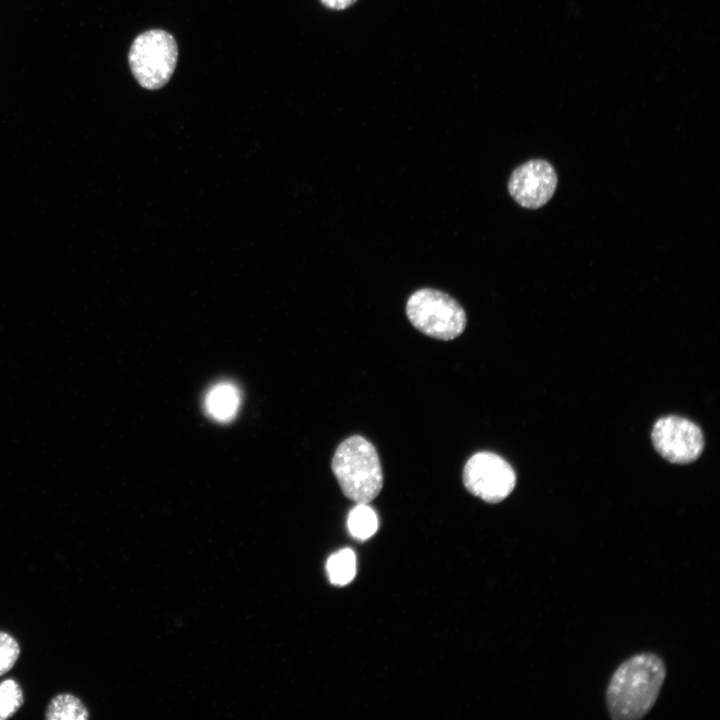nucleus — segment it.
I'll use <instances>...</instances> for the list:
<instances>
[{"label":"nucleus","mask_w":720,"mask_h":720,"mask_svg":"<svg viewBox=\"0 0 720 720\" xmlns=\"http://www.w3.org/2000/svg\"><path fill=\"white\" fill-rule=\"evenodd\" d=\"M651 438L656 451L669 462L677 464L696 460L704 448L701 429L692 421L678 416L660 418L653 426Z\"/></svg>","instance_id":"6"},{"label":"nucleus","mask_w":720,"mask_h":720,"mask_svg":"<svg viewBox=\"0 0 720 720\" xmlns=\"http://www.w3.org/2000/svg\"><path fill=\"white\" fill-rule=\"evenodd\" d=\"M20 655L17 640L9 633L0 631V676L8 672Z\"/></svg>","instance_id":"13"},{"label":"nucleus","mask_w":720,"mask_h":720,"mask_svg":"<svg viewBox=\"0 0 720 720\" xmlns=\"http://www.w3.org/2000/svg\"><path fill=\"white\" fill-rule=\"evenodd\" d=\"M406 315L418 331L443 341L460 336L467 322L463 307L453 297L432 288L418 289L409 296Z\"/></svg>","instance_id":"3"},{"label":"nucleus","mask_w":720,"mask_h":720,"mask_svg":"<svg viewBox=\"0 0 720 720\" xmlns=\"http://www.w3.org/2000/svg\"><path fill=\"white\" fill-rule=\"evenodd\" d=\"M557 174L553 166L541 159L527 161L517 167L508 181V191L522 207L540 208L553 196Z\"/></svg>","instance_id":"7"},{"label":"nucleus","mask_w":720,"mask_h":720,"mask_svg":"<svg viewBox=\"0 0 720 720\" xmlns=\"http://www.w3.org/2000/svg\"><path fill=\"white\" fill-rule=\"evenodd\" d=\"M463 484L471 494L483 501L498 503L513 491L516 475L501 456L483 451L467 460L463 469Z\"/></svg>","instance_id":"5"},{"label":"nucleus","mask_w":720,"mask_h":720,"mask_svg":"<svg viewBox=\"0 0 720 720\" xmlns=\"http://www.w3.org/2000/svg\"><path fill=\"white\" fill-rule=\"evenodd\" d=\"M45 717L48 720H86L89 713L79 698L62 693L51 699Z\"/></svg>","instance_id":"9"},{"label":"nucleus","mask_w":720,"mask_h":720,"mask_svg":"<svg viewBox=\"0 0 720 720\" xmlns=\"http://www.w3.org/2000/svg\"><path fill=\"white\" fill-rule=\"evenodd\" d=\"M332 471L343 494L356 504H368L380 493L383 471L373 444L360 435L342 441L332 458Z\"/></svg>","instance_id":"2"},{"label":"nucleus","mask_w":720,"mask_h":720,"mask_svg":"<svg viewBox=\"0 0 720 720\" xmlns=\"http://www.w3.org/2000/svg\"><path fill=\"white\" fill-rule=\"evenodd\" d=\"M241 402L238 387L227 381L212 385L204 398V408L209 417L218 422H230L237 414Z\"/></svg>","instance_id":"8"},{"label":"nucleus","mask_w":720,"mask_h":720,"mask_svg":"<svg viewBox=\"0 0 720 720\" xmlns=\"http://www.w3.org/2000/svg\"><path fill=\"white\" fill-rule=\"evenodd\" d=\"M178 56L174 37L160 29L141 33L129 51V66L138 83L146 89L163 87L171 78Z\"/></svg>","instance_id":"4"},{"label":"nucleus","mask_w":720,"mask_h":720,"mask_svg":"<svg viewBox=\"0 0 720 720\" xmlns=\"http://www.w3.org/2000/svg\"><path fill=\"white\" fill-rule=\"evenodd\" d=\"M347 526L353 538L365 541L377 531L378 518L375 511L368 504L360 503L350 510Z\"/></svg>","instance_id":"11"},{"label":"nucleus","mask_w":720,"mask_h":720,"mask_svg":"<svg viewBox=\"0 0 720 720\" xmlns=\"http://www.w3.org/2000/svg\"><path fill=\"white\" fill-rule=\"evenodd\" d=\"M326 571L333 585L345 586L349 584L356 574L354 552L349 548H345L332 554L327 560Z\"/></svg>","instance_id":"10"},{"label":"nucleus","mask_w":720,"mask_h":720,"mask_svg":"<svg viewBox=\"0 0 720 720\" xmlns=\"http://www.w3.org/2000/svg\"><path fill=\"white\" fill-rule=\"evenodd\" d=\"M23 691L14 679L0 682V720L12 717L22 706Z\"/></svg>","instance_id":"12"},{"label":"nucleus","mask_w":720,"mask_h":720,"mask_svg":"<svg viewBox=\"0 0 720 720\" xmlns=\"http://www.w3.org/2000/svg\"><path fill=\"white\" fill-rule=\"evenodd\" d=\"M321 2L330 9L342 10L354 4L356 0H321Z\"/></svg>","instance_id":"14"},{"label":"nucleus","mask_w":720,"mask_h":720,"mask_svg":"<svg viewBox=\"0 0 720 720\" xmlns=\"http://www.w3.org/2000/svg\"><path fill=\"white\" fill-rule=\"evenodd\" d=\"M665 676V665L655 654L641 653L623 662L612 675L606 691L611 718L644 717L655 704Z\"/></svg>","instance_id":"1"}]
</instances>
